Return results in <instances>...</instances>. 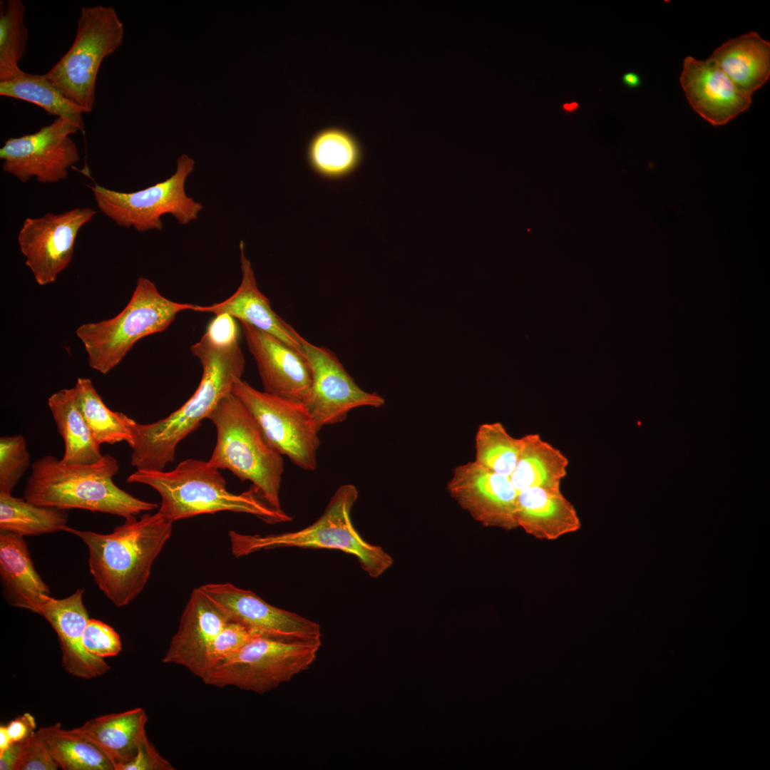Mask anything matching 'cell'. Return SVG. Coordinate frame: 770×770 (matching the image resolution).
Instances as JSON below:
<instances>
[{"label":"cell","mask_w":770,"mask_h":770,"mask_svg":"<svg viewBox=\"0 0 770 770\" xmlns=\"http://www.w3.org/2000/svg\"><path fill=\"white\" fill-rule=\"evenodd\" d=\"M127 481L155 489L161 498L158 512L173 523L220 511L251 514L270 524L292 520L282 509L268 504L253 486L239 494L229 491L219 469L202 460H184L169 471L137 470Z\"/></svg>","instance_id":"obj_4"},{"label":"cell","mask_w":770,"mask_h":770,"mask_svg":"<svg viewBox=\"0 0 770 770\" xmlns=\"http://www.w3.org/2000/svg\"><path fill=\"white\" fill-rule=\"evenodd\" d=\"M679 82L692 108L713 125L729 123L752 103L711 58L687 56Z\"/></svg>","instance_id":"obj_18"},{"label":"cell","mask_w":770,"mask_h":770,"mask_svg":"<svg viewBox=\"0 0 770 770\" xmlns=\"http://www.w3.org/2000/svg\"><path fill=\"white\" fill-rule=\"evenodd\" d=\"M67 522V510L37 505L11 493H0V531L23 537L38 535L63 530Z\"/></svg>","instance_id":"obj_31"},{"label":"cell","mask_w":770,"mask_h":770,"mask_svg":"<svg viewBox=\"0 0 770 770\" xmlns=\"http://www.w3.org/2000/svg\"><path fill=\"white\" fill-rule=\"evenodd\" d=\"M745 94L752 96L770 77V43L751 31L731 38L709 56Z\"/></svg>","instance_id":"obj_25"},{"label":"cell","mask_w":770,"mask_h":770,"mask_svg":"<svg viewBox=\"0 0 770 770\" xmlns=\"http://www.w3.org/2000/svg\"><path fill=\"white\" fill-rule=\"evenodd\" d=\"M190 350L202 368L201 380L192 396L155 422L142 424L129 418L133 438L130 463L137 470L163 471L173 462L178 443L232 393L235 381L242 379L245 360L237 339L217 342L205 333Z\"/></svg>","instance_id":"obj_1"},{"label":"cell","mask_w":770,"mask_h":770,"mask_svg":"<svg viewBox=\"0 0 770 770\" xmlns=\"http://www.w3.org/2000/svg\"><path fill=\"white\" fill-rule=\"evenodd\" d=\"M5 729L11 744L24 740L29 736L36 727L34 717L29 713H25L11 721Z\"/></svg>","instance_id":"obj_41"},{"label":"cell","mask_w":770,"mask_h":770,"mask_svg":"<svg viewBox=\"0 0 770 770\" xmlns=\"http://www.w3.org/2000/svg\"><path fill=\"white\" fill-rule=\"evenodd\" d=\"M107 534L66 526L88 550V568L95 582L117 607H124L143 590L152 565L172 534L173 522L158 511L125 518Z\"/></svg>","instance_id":"obj_2"},{"label":"cell","mask_w":770,"mask_h":770,"mask_svg":"<svg viewBox=\"0 0 770 770\" xmlns=\"http://www.w3.org/2000/svg\"><path fill=\"white\" fill-rule=\"evenodd\" d=\"M623 84L629 88L639 87L642 83L640 76L635 72L629 71L623 74L622 77Z\"/></svg>","instance_id":"obj_43"},{"label":"cell","mask_w":770,"mask_h":770,"mask_svg":"<svg viewBox=\"0 0 770 770\" xmlns=\"http://www.w3.org/2000/svg\"><path fill=\"white\" fill-rule=\"evenodd\" d=\"M30 455L21 434L0 438V493H11L29 466Z\"/></svg>","instance_id":"obj_35"},{"label":"cell","mask_w":770,"mask_h":770,"mask_svg":"<svg viewBox=\"0 0 770 770\" xmlns=\"http://www.w3.org/2000/svg\"><path fill=\"white\" fill-rule=\"evenodd\" d=\"M195 161L187 155L177 160L175 172L145 189L122 192L95 184L90 186L98 207L118 225L138 232L163 229L161 217L173 215L181 225L197 219L203 206L186 195L185 183Z\"/></svg>","instance_id":"obj_10"},{"label":"cell","mask_w":770,"mask_h":770,"mask_svg":"<svg viewBox=\"0 0 770 770\" xmlns=\"http://www.w3.org/2000/svg\"><path fill=\"white\" fill-rule=\"evenodd\" d=\"M232 393L252 415L272 449L302 469L317 468L319 430L302 402L260 391L242 379L235 381Z\"/></svg>","instance_id":"obj_11"},{"label":"cell","mask_w":770,"mask_h":770,"mask_svg":"<svg viewBox=\"0 0 770 770\" xmlns=\"http://www.w3.org/2000/svg\"><path fill=\"white\" fill-rule=\"evenodd\" d=\"M123 25L113 7H82L71 46L46 77L66 98L85 113L91 112L101 63L123 43Z\"/></svg>","instance_id":"obj_8"},{"label":"cell","mask_w":770,"mask_h":770,"mask_svg":"<svg viewBox=\"0 0 770 770\" xmlns=\"http://www.w3.org/2000/svg\"><path fill=\"white\" fill-rule=\"evenodd\" d=\"M0 576L9 603L35 612L44 595L50 593L34 568L23 536L0 531Z\"/></svg>","instance_id":"obj_24"},{"label":"cell","mask_w":770,"mask_h":770,"mask_svg":"<svg viewBox=\"0 0 770 770\" xmlns=\"http://www.w3.org/2000/svg\"><path fill=\"white\" fill-rule=\"evenodd\" d=\"M450 496L486 527L505 530L518 528L515 519L518 491L510 478L476 462L456 467L447 484Z\"/></svg>","instance_id":"obj_16"},{"label":"cell","mask_w":770,"mask_h":770,"mask_svg":"<svg viewBox=\"0 0 770 770\" xmlns=\"http://www.w3.org/2000/svg\"><path fill=\"white\" fill-rule=\"evenodd\" d=\"M118 471L117 459L110 454L88 464L65 463L53 455H46L33 463L23 498L37 505L87 510L125 518L158 508L155 503L139 499L118 487L113 478Z\"/></svg>","instance_id":"obj_3"},{"label":"cell","mask_w":770,"mask_h":770,"mask_svg":"<svg viewBox=\"0 0 770 770\" xmlns=\"http://www.w3.org/2000/svg\"><path fill=\"white\" fill-rule=\"evenodd\" d=\"M19 744V756L14 770H56L59 768L36 732Z\"/></svg>","instance_id":"obj_38"},{"label":"cell","mask_w":770,"mask_h":770,"mask_svg":"<svg viewBox=\"0 0 770 770\" xmlns=\"http://www.w3.org/2000/svg\"><path fill=\"white\" fill-rule=\"evenodd\" d=\"M74 386L79 410L97 443L101 445L125 441L130 446L133 438L129 417L109 409L90 379L78 378Z\"/></svg>","instance_id":"obj_32"},{"label":"cell","mask_w":770,"mask_h":770,"mask_svg":"<svg viewBox=\"0 0 770 770\" xmlns=\"http://www.w3.org/2000/svg\"><path fill=\"white\" fill-rule=\"evenodd\" d=\"M84 589L56 599L44 595L35 613L43 617L57 634L64 670L72 676L89 679L105 674L110 667L104 659L87 652L82 644L83 630L89 619L83 602Z\"/></svg>","instance_id":"obj_20"},{"label":"cell","mask_w":770,"mask_h":770,"mask_svg":"<svg viewBox=\"0 0 770 770\" xmlns=\"http://www.w3.org/2000/svg\"><path fill=\"white\" fill-rule=\"evenodd\" d=\"M580 108V105L575 101L571 103H565L561 106V109L563 112L570 114L573 113Z\"/></svg>","instance_id":"obj_44"},{"label":"cell","mask_w":770,"mask_h":770,"mask_svg":"<svg viewBox=\"0 0 770 770\" xmlns=\"http://www.w3.org/2000/svg\"><path fill=\"white\" fill-rule=\"evenodd\" d=\"M0 95L34 103L49 115L73 122L84 133L82 114L85 111L66 98L45 74L24 72L10 80L0 82Z\"/></svg>","instance_id":"obj_30"},{"label":"cell","mask_w":770,"mask_h":770,"mask_svg":"<svg viewBox=\"0 0 770 770\" xmlns=\"http://www.w3.org/2000/svg\"><path fill=\"white\" fill-rule=\"evenodd\" d=\"M19 751V744L15 742L0 753V770H14Z\"/></svg>","instance_id":"obj_42"},{"label":"cell","mask_w":770,"mask_h":770,"mask_svg":"<svg viewBox=\"0 0 770 770\" xmlns=\"http://www.w3.org/2000/svg\"><path fill=\"white\" fill-rule=\"evenodd\" d=\"M200 587L230 620L242 625L255 635L289 642H321L318 623L276 607L250 590L231 583L207 584Z\"/></svg>","instance_id":"obj_15"},{"label":"cell","mask_w":770,"mask_h":770,"mask_svg":"<svg viewBox=\"0 0 770 770\" xmlns=\"http://www.w3.org/2000/svg\"><path fill=\"white\" fill-rule=\"evenodd\" d=\"M48 406L64 443L61 461L69 464H88L99 461L103 455L93 438L77 402L75 386L52 394Z\"/></svg>","instance_id":"obj_28"},{"label":"cell","mask_w":770,"mask_h":770,"mask_svg":"<svg viewBox=\"0 0 770 770\" xmlns=\"http://www.w3.org/2000/svg\"><path fill=\"white\" fill-rule=\"evenodd\" d=\"M78 130L71 120L58 117L34 133L7 139L0 149L3 170L24 183L31 177L42 183L65 179L68 168L79 160L69 136Z\"/></svg>","instance_id":"obj_12"},{"label":"cell","mask_w":770,"mask_h":770,"mask_svg":"<svg viewBox=\"0 0 770 770\" xmlns=\"http://www.w3.org/2000/svg\"><path fill=\"white\" fill-rule=\"evenodd\" d=\"M147 722L145 711L136 707L97 717L70 731L96 746L111 761L114 770H121L147 737Z\"/></svg>","instance_id":"obj_23"},{"label":"cell","mask_w":770,"mask_h":770,"mask_svg":"<svg viewBox=\"0 0 770 770\" xmlns=\"http://www.w3.org/2000/svg\"><path fill=\"white\" fill-rule=\"evenodd\" d=\"M254 635L246 627L229 620L210 644L207 655V673L212 667L238 652Z\"/></svg>","instance_id":"obj_36"},{"label":"cell","mask_w":770,"mask_h":770,"mask_svg":"<svg viewBox=\"0 0 770 770\" xmlns=\"http://www.w3.org/2000/svg\"><path fill=\"white\" fill-rule=\"evenodd\" d=\"M82 644L90 654L101 658L118 655L122 650L118 632L108 625L89 618L82 635Z\"/></svg>","instance_id":"obj_37"},{"label":"cell","mask_w":770,"mask_h":770,"mask_svg":"<svg viewBox=\"0 0 770 770\" xmlns=\"http://www.w3.org/2000/svg\"><path fill=\"white\" fill-rule=\"evenodd\" d=\"M520 439L512 436L500 422L480 425L475 436V460L481 466L510 477L515 469Z\"/></svg>","instance_id":"obj_34"},{"label":"cell","mask_w":770,"mask_h":770,"mask_svg":"<svg viewBox=\"0 0 770 770\" xmlns=\"http://www.w3.org/2000/svg\"><path fill=\"white\" fill-rule=\"evenodd\" d=\"M302 353L312 374V384L303 404L320 429L344 421L349 412L361 406L379 408L385 403L376 393L361 389L334 352L301 339Z\"/></svg>","instance_id":"obj_13"},{"label":"cell","mask_w":770,"mask_h":770,"mask_svg":"<svg viewBox=\"0 0 770 770\" xmlns=\"http://www.w3.org/2000/svg\"><path fill=\"white\" fill-rule=\"evenodd\" d=\"M169 761L156 750L148 736L140 743L133 758L121 770H173Z\"/></svg>","instance_id":"obj_39"},{"label":"cell","mask_w":770,"mask_h":770,"mask_svg":"<svg viewBox=\"0 0 770 770\" xmlns=\"http://www.w3.org/2000/svg\"><path fill=\"white\" fill-rule=\"evenodd\" d=\"M357 498L354 486H339L322 515L312 525L297 531L262 536L230 530L232 552L240 557L278 548L339 550L354 555L370 577L378 578L391 566L393 558L381 547L364 540L355 529L351 511Z\"/></svg>","instance_id":"obj_6"},{"label":"cell","mask_w":770,"mask_h":770,"mask_svg":"<svg viewBox=\"0 0 770 770\" xmlns=\"http://www.w3.org/2000/svg\"><path fill=\"white\" fill-rule=\"evenodd\" d=\"M305 156L309 168L316 175L335 181L349 177L359 168L364 151L360 141L350 130L328 126L311 136Z\"/></svg>","instance_id":"obj_26"},{"label":"cell","mask_w":770,"mask_h":770,"mask_svg":"<svg viewBox=\"0 0 770 770\" xmlns=\"http://www.w3.org/2000/svg\"><path fill=\"white\" fill-rule=\"evenodd\" d=\"M320 645L321 642H289L255 635L202 680L220 688L233 686L264 694L308 669Z\"/></svg>","instance_id":"obj_9"},{"label":"cell","mask_w":770,"mask_h":770,"mask_svg":"<svg viewBox=\"0 0 770 770\" xmlns=\"http://www.w3.org/2000/svg\"><path fill=\"white\" fill-rule=\"evenodd\" d=\"M195 304L180 303L162 295L145 277L137 279L132 297L115 317L81 324L76 334L83 343L88 365L106 374L125 356L140 339L165 331L177 314L192 310Z\"/></svg>","instance_id":"obj_7"},{"label":"cell","mask_w":770,"mask_h":770,"mask_svg":"<svg viewBox=\"0 0 770 770\" xmlns=\"http://www.w3.org/2000/svg\"><path fill=\"white\" fill-rule=\"evenodd\" d=\"M229 620L200 587L193 590L163 662L183 666L202 679L207 671L210 644Z\"/></svg>","instance_id":"obj_19"},{"label":"cell","mask_w":770,"mask_h":770,"mask_svg":"<svg viewBox=\"0 0 770 770\" xmlns=\"http://www.w3.org/2000/svg\"><path fill=\"white\" fill-rule=\"evenodd\" d=\"M247 348L252 354L265 393L303 402L312 384L304 355L279 339L240 322Z\"/></svg>","instance_id":"obj_17"},{"label":"cell","mask_w":770,"mask_h":770,"mask_svg":"<svg viewBox=\"0 0 770 770\" xmlns=\"http://www.w3.org/2000/svg\"><path fill=\"white\" fill-rule=\"evenodd\" d=\"M520 439L518 459L510 479L518 492L531 487L561 491L568 473V458L536 433Z\"/></svg>","instance_id":"obj_27"},{"label":"cell","mask_w":770,"mask_h":770,"mask_svg":"<svg viewBox=\"0 0 770 770\" xmlns=\"http://www.w3.org/2000/svg\"><path fill=\"white\" fill-rule=\"evenodd\" d=\"M0 3V82L24 71L19 63L26 53L28 29L24 24L25 6L21 0Z\"/></svg>","instance_id":"obj_33"},{"label":"cell","mask_w":770,"mask_h":770,"mask_svg":"<svg viewBox=\"0 0 770 770\" xmlns=\"http://www.w3.org/2000/svg\"><path fill=\"white\" fill-rule=\"evenodd\" d=\"M515 519L518 527L525 533L548 540L576 532L581 526L575 507L562 491L538 487L518 493Z\"/></svg>","instance_id":"obj_22"},{"label":"cell","mask_w":770,"mask_h":770,"mask_svg":"<svg viewBox=\"0 0 770 770\" xmlns=\"http://www.w3.org/2000/svg\"><path fill=\"white\" fill-rule=\"evenodd\" d=\"M36 734L63 770H114L108 758L93 744L63 729L61 724L41 727Z\"/></svg>","instance_id":"obj_29"},{"label":"cell","mask_w":770,"mask_h":770,"mask_svg":"<svg viewBox=\"0 0 770 770\" xmlns=\"http://www.w3.org/2000/svg\"><path fill=\"white\" fill-rule=\"evenodd\" d=\"M207 419L217 431L209 464L229 470L242 481H251L268 504L281 509L282 456L266 442L244 404L231 393L217 403Z\"/></svg>","instance_id":"obj_5"},{"label":"cell","mask_w":770,"mask_h":770,"mask_svg":"<svg viewBox=\"0 0 770 770\" xmlns=\"http://www.w3.org/2000/svg\"><path fill=\"white\" fill-rule=\"evenodd\" d=\"M205 333L218 342H229L238 338V329L235 318L227 314L215 315Z\"/></svg>","instance_id":"obj_40"},{"label":"cell","mask_w":770,"mask_h":770,"mask_svg":"<svg viewBox=\"0 0 770 770\" xmlns=\"http://www.w3.org/2000/svg\"><path fill=\"white\" fill-rule=\"evenodd\" d=\"M240 250L242 279L237 290L222 302L208 306L195 305L192 311L229 314L302 352V337L273 311L270 300L259 289L251 262L245 254L243 241H240Z\"/></svg>","instance_id":"obj_21"},{"label":"cell","mask_w":770,"mask_h":770,"mask_svg":"<svg viewBox=\"0 0 770 770\" xmlns=\"http://www.w3.org/2000/svg\"><path fill=\"white\" fill-rule=\"evenodd\" d=\"M96 214L92 208L78 207L24 220L18 242L38 284L53 283L68 266L79 230Z\"/></svg>","instance_id":"obj_14"}]
</instances>
